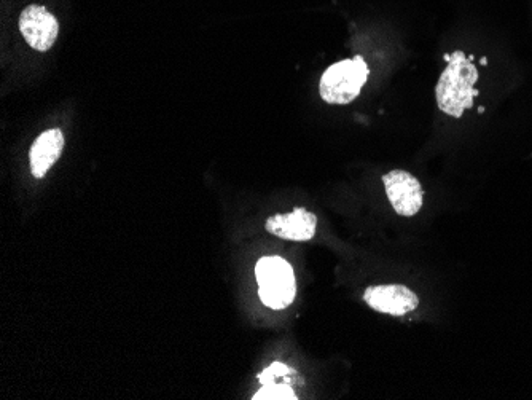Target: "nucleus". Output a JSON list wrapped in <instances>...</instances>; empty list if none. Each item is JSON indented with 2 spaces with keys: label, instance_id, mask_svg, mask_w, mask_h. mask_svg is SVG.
Returning a JSON list of instances; mask_svg holds the SVG:
<instances>
[{
  "label": "nucleus",
  "instance_id": "1",
  "mask_svg": "<svg viewBox=\"0 0 532 400\" xmlns=\"http://www.w3.org/2000/svg\"><path fill=\"white\" fill-rule=\"evenodd\" d=\"M445 59L448 66L440 75L435 98L442 112L459 118L464 110L474 106V99L478 96V91L475 90L478 71L472 63L474 56L467 58L464 51H454L453 55H446Z\"/></svg>",
  "mask_w": 532,
  "mask_h": 400
},
{
  "label": "nucleus",
  "instance_id": "2",
  "mask_svg": "<svg viewBox=\"0 0 532 400\" xmlns=\"http://www.w3.org/2000/svg\"><path fill=\"white\" fill-rule=\"evenodd\" d=\"M255 278L259 283V297L271 310H284L292 305L297 294L294 268L278 255H268L255 265Z\"/></svg>",
  "mask_w": 532,
  "mask_h": 400
},
{
  "label": "nucleus",
  "instance_id": "3",
  "mask_svg": "<svg viewBox=\"0 0 532 400\" xmlns=\"http://www.w3.org/2000/svg\"><path fill=\"white\" fill-rule=\"evenodd\" d=\"M368 75L370 69L362 56L338 61L322 75L319 95L327 104L346 106L360 95Z\"/></svg>",
  "mask_w": 532,
  "mask_h": 400
},
{
  "label": "nucleus",
  "instance_id": "4",
  "mask_svg": "<svg viewBox=\"0 0 532 400\" xmlns=\"http://www.w3.org/2000/svg\"><path fill=\"white\" fill-rule=\"evenodd\" d=\"M384 189L394 211L402 217H413L421 211L424 190L421 182L405 169H392L383 176Z\"/></svg>",
  "mask_w": 532,
  "mask_h": 400
},
{
  "label": "nucleus",
  "instance_id": "5",
  "mask_svg": "<svg viewBox=\"0 0 532 400\" xmlns=\"http://www.w3.org/2000/svg\"><path fill=\"white\" fill-rule=\"evenodd\" d=\"M20 31L29 47L48 51L58 39L59 23L44 5L32 4L21 13Z\"/></svg>",
  "mask_w": 532,
  "mask_h": 400
},
{
  "label": "nucleus",
  "instance_id": "6",
  "mask_svg": "<svg viewBox=\"0 0 532 400\" xmlns=\"http://www.w3.org/2000/svg\"><path fill=\"white\" fill-rule=\"evenodd\" d=\"M364 300L372 310L391 316H405L419 305L418 295L403 284L368 287Z\"/></svg>",
  "mask_w": 532,
  "mask_h": 400
},
{
  "label": "nucleus",
  "instance_id": "7",
  "mask_svg": "<svg viewBox=\"0 0 532 400\" xmlns=\"http://www.w3.org/2000/svg\"><path fill=\"white\" fill-rule=\"evenodd\" d=\"M266 232L287 241L313 240L316 235L317 217L305 208H295L287 214H278L266 220Z\"/></svg>",
  "mask_w": 532,
  "mask_h": 400
},
{
  "label": "nucleus",
  "instance_id": "8",
  "mask_svg": "<svg viewBox=\"0 0 532 400\" xmlns=\"http://www.w3.org/2000/svg\"><path fill=\"white\" fill-rule=\"evenodd\" d=\"M64 149V134L61 130H48L40 134L29 152L31 173L36 179H42L48 169L55 165Z\"/></svg>",
  "mask_w": 532,
  "mask_h": 400
},
{
  "label": "nucleus",
  "instance_id": "9",
  "mask_svg": "<svg viewBox=\"0 0 532 400\" xmlns=\"http://www.w3.org/2000/svg\"><path fill=\"white\" fill-rule=\"evenodd\" d=\"M287 385L289 383H270V385H263V388L252 399H297V394L294 393V389Z\"/></svg>",
  "mask_w": 532,
  "mask_h": 400
},
{
  "label": "nucleus",
  "instance_id": "10",
  "mask_svg": "<svg viewBox=\"0 0 532 400\" xmlns=\"http://www.w3.org/2000/svg\"><path fill=\"white\" fill-rule=\"evenodd\" d=\"M290 373H294V370L281 362H274L265 372L260 373L259 380L262 385H270V383H276L278 378L289 377Z\"/></svg>",
  "mask_w": 532,
  "mask_h": 400
}]
</instances>
